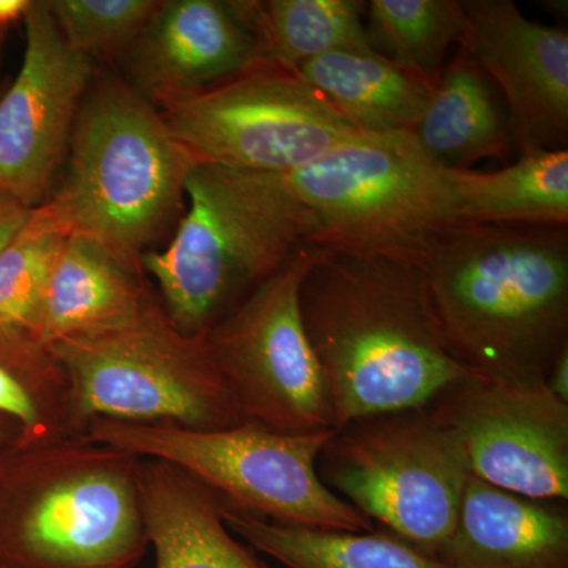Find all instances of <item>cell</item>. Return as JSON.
<instances>
[{"mask_svg": "<svg viewBox=\"0 0 568 568\" xmlns=\"http://www.w3.org/2000/svg\"><path fill=\"white\" fill-rule=\"evenodd\" d=\"M61 186L41 204L69 234L106 246L142 267L185 200L196 159L133 85L114 77L92 81L71 133Z\"/></svg>", "mask_w": 568, "mask_h": 568, "instance_id": "obj_4", "label": "cell"}, {"mask_svg": "<svg viewBox=\"0 0 568 568\" xmlns=\"http://www.w3.org/2000/svg\"><path fill=\"white\" fill-rule=\"evenodd\" d=\"M545 386L556 398L568 405V347L558 355L551 369H549Z\"/></svg>", "mask_w": 568, "mask_h": 568, "instance_id": "obj_29", "label": "cell"}, {"mask_svg": "<svg viewBox=\"0 0 568 568\" xmlns=\"http://www.w3.org/2000/svg\"><path fill=\"white\" fill-rule=\"evenodd\" d=\"M189 211L173 241L142 256L164 312L185 335H203L275 274L315 223L282 174L196 163L185 182Z\"/></svg>", "mask_w": 568, "mask_h": 568, "instance_id": "obj_3", "label": "cell"}, {"mask_svg": "<svg viewBox=\"0 0 568 568\" xmlns=\"http://www.w3.org/2000/svg\"><path fill=\"white\" fill-rule=\"evenodd\" d=\"M223 518L235 537L284 568H448L383 528L369 532L290 528L226 507Z\"/></svg>", "mask_w": 568, "mask_h": 568, "instance_id": "obj_22", "label": "cell"}, {"mask_svg": "<svg viewBox=\"0 0 568 568\" xmlns=\"http://www.w3.org/2000/svg\"><path fill=\"white\" fill-rule=\"evenodd\" d=\"M459 47L504 97L519 155L566 149L568 33L530 21L511 0H465Z\"/></svg>", "mask_w": 568, "mask_h": 568, "instance_id": "obj_14", "label": "cell"}, {"mask_svg": "<svg viewBox=\"0 0 568 568\" xmlns=\"http://www.w3.org/2000/svg\"><path fill=\"white\" fill-rule=\"evenodd\" d=\"M155 295L144 268L100 242L70 234L50 275L33 338L50 346L71 335L133 320Z\"/></svg>", "mask_w": 568, "mask_h": 568, "instance_id": "obj_18", "label": "cell"}, {"mask_svg": "<svg viewBox=\"0 0 568 568\" xmlns=\"http://www.w3.org/2000/svg\"><path fill=\"white\" fill-rule=\"evenodd\" d=\"M24 26L20 73L0 95V192L32 211L50 200L69 155L93 62L63 40L48 0H32Z\"/></svg>", "mask_w": 568, "mask_h": 568, "instance_id": "obj_13", "label": "cell"}, {"mask_svg": "<svg viewBox=\"0 0 568 568\" xmlns=\"http://www.w3.org/2000/svg\"><path fill=\"white\" fill-rule=\"evenodd\" d=\"M48 347L69 376L82 433L95 418L189 429L244 422L205 334H182L156 294L126 323Z\"/></svg>", "mask_w": 568, "mask_h": 568, "instance_id": "obj_8", "label": "cell"}, {"mask_svg": "<svg viewBox=\"0 0 568 568\" xmlns=\"http://www.w3.org/2000/svg\"><path fill=\"white\" fill-rule=\"evenodd\" d=\"M301 313L335 429L432 405L477 376L448 349L422 265L321 248L302 282Z\"/></svg>", "mask_w": 568, "mask_h": 568, "instance_id": "obj_1", "label": "cell"}, {"mask_svg": "<svg viewBox=\"0 0 568 568\" xmlns=\"http://www.w3.org/2000/svg\"><path fill=\"white\" fill-rule=\"evenodd\" d=\"M0 568H2V567H0Z\"/></svg>", "mask_w": 568, "mask_h": 568, "instance_id": "obj_33", "label": "cell"}, {"mask_svg": "<svg viewBox=\"0 0 568 568\" xmlns=\"http://www.w3.org/2000/svg\"><path fill=\"white\" fill-rule=\"evenodd\" d=\"M321 248L305 245L205 332L244 422L282 435L334 432L327 384L306 335L301 287Z\"/></svg>", "mask_w": 568, "mask_h": 568, "instance_id": "obj_10", "label": "cell"}, {"mask_svg": "<svg viewBox=\"0 0 568 568\" xmlns=\"http://www.w3.org/2000/svg\"><path fill=\"white\" fill-rule=\"evenodd\" d=\"M315 223L312 245L424 267L462 224L447 168L413 133H358L312 164L282 174Z\"/></svg>", "mask_w": 568, "mask_h": 568, "instance_id": "obj_6", "label": "cell"}, {"mask_svg": "<svg viewBox=\"0 0 568 568\" xmlns=\"http://www.w3.org/2000/svg\"><path fill=\"white\" fill-rule=\"evenodd\" d=\"M413 134L447 170H470L481 160H504L515 148L503 100L465 50L440 73Z\"/></svg>", "mask_w": 568, "mask_h": 568, "instance_id": "obj_20", "label": "cell"}, {"mask_svg": "<svg viewBox=\"0 0 568 568\" xmlns=\"http://www.w3.org/2000/svg\"><path fill=\"white\" fill-rule=\"evenodd\" d=\"M439 559L448 568H568V511L470 477Z\"/></svg>", "mask_w": 568, "mask_h": 568, "instance_id": "obj_16", "label": "cell"}, {"mask_svg": "<svg viewBox=\"0 0 568 568\" xmlns=\"http://www.w3.org/2000/svg\"><path fill=\"white\" fill-rule=\"evenodd\" d=\"M295 71L364 133H413L439 82L372 47L331 52Z\"/></svg>", "mask_w": 568, "mask_h": 568, "instance_id": "obj_19", "label": "cell"}, {"mask_svg": "<svg viewBox=\"0 0 568 568\" xmlns=\"http://www.w3.org/2000/svg\"><path fill=\"white\" fill-rule=\"evenodd\" d=\"M71 50L89 61L123 58L140 39L160 0H48Z\"/></svg>", "mask_w": 568, "mask_h": 568, "instance_id": "obj_27", "label": "cell"}, {"mask_svg": "<svg viewBox=\"0 0 568 568\" xmlns=\"http://www.w3.org/2000/svg\"><path fill=\"white\" fill-rule=\"evenodd\" d=\"M162 112L197 163L250 173H293L364 133L297 71L274 62Z\"/></svg>", "mask_w": 568, "mask_h": 568, "instance_id": "obj_11", "label": "cell"}, {"mask_svg": "<svg viewBox=\"0 0 568 568\" xmlns=\"http://www.w3.org/2000/svg\"><path fill=\"white\" fill-rule=\"evenodd\" d=\"M368 36L373 50L439 80L448 48L462 41L465 6L459 0H372Z\"/></svg>", "mask_w": 568, "mask_h": 568, "instance_id": "obj_25", "label": "cell"}, {"mask_svg": "<svg viewBox=\"0 0 568 568\" xmlns=\"http://www.w3.org/2000/svg\"><path fill=\"white\" fill-rule=\"evenodd\" d=\"M41 205L0 248V328L33 334L52 267L67 239ZM33 336V335H32Z\"/></svg>", "mask_w": 568, "mask_h": 568, "instance_id": "obj_26", "label": "cell"}, {"mask_svg": "<svg viewBox=\"0 0 568 568\" xmlns=\"http://www.w3.org/2000/svg\"><path fill=\"white\" fill-rule=\"evenodd\" d=\"M31 211L9 194L0 192V248L20 231Z\"/></svg>", "mask_w": 568, "mask_h": 568, "instance_id": "obj_28", "label": "cell"}, {"mask_svg": "<svg viewBox=\"0 0 568 568\" xmlns=\"http://www.w3.org/2000/svg\"><path fill=\"white\" fill-rule=\"evenodd\" d=\"M463 223L568 226V151H537L495 171L448 170Z\"/></svg>", "mask_w": 568, "mask_h": 568, "instance_id": "obj_21", "label": "cell"}, {"mask_svg": "<svg viewBox=\"0 0 568 568\" xmlns=\"http://www.w3.org/2000/svg\"><path fill=\"white\" fill-rule=\"evenodd\" d=\"M140 497L155 568H268L227 528L219 497L179 467L142 458Z\"/></svg>", "mask_w": 568, "mask_h": 568, "instance_id": "obj_17", "label": "cell"}, {"mask_svg": "<svg viewBox=\"0 0 568 568\" xmlns=\"http://www.w3.org/2000/svg\"><path fill=\"white\" fill-rule=\"evenodd\" d=\"M123 59L126 82L160 111L268 62L231 2L220 0H163Z\"/></svg>", "mask_w": 568, "mask_h": 568, "instance_id": "obj_15", "label": "cell"}, {"mask_svg": "<svg viewBox=\"0 0 568 568\" xmlns=\"http://www.w3.org/2000/svg\"><path fill=\"white\" fill-rule=\"evenodd\" d=\"M334 432L294 436L254 422L189 429L95 418L84 435L179 467L231 510L290 528L369 532L375 525L325 487L317 473V458Z\"/></svg>", "mask_w": 568, "mask_h": 568, "instance_id": "obj_7", "label": "cell"}, {"mask_svg": "<svg viewBox=\"0 0 568 568\" xmlns=\"http://www.w3.org/2000/svg\"><path fill=\"white\" fill-rule=\"evenodd\" d=\"M317 473L373 525L436 558L454 534L473 477L457 432L433 403L335 429Z\"/></svg>", "mask_w": 568, "mask_h": 568, "instance_id": "obj_9", "label": "cell"}, {"mask_svg": "<svg viewBox=\"0 0 568 568\" xmlns=\"http://www.w3.org/2000/svg\"><path fill=\"white\" fill-rule=\"evenodd\" d=\"M6 420H9V418L0 416V446H2L3 440H6L7 437L6 426H3V422Z\"/></svg>", "mask_w": 568, "mask_h": 568, "instance_id": "obj_31", "label": "cell"}, {"mask_svg": "<svg viewBox=\"0 0 568 568\" xmlns=\"http://www.w3.org/2000/svg\"><path fill=\"white\" fill-rule=\"evenodd\" d=\"M424 271L459 364L487 379L547 381L568 347L567 227L462 223Z\"/></svg>", "mask_w": 568, "mask_h": 568, "instance_id": "obj_2", "label": "cell"}, {"mask_svg": "<svg viewBox=\"0 0 568 568\" xmlns=\"http://www.w3.org/2000/svg\"><path fill=\"white\" fill-rule=\"evenodd\" d=\"M0 463L2 568H134L149 549L142 458L73 435Z\"/></svg>", "mask_w": 568, "mask_h": 568, "instance_id": "obj_5", "label": "cell"}, {"mask_svg": "<svg viewBox=\"0 0 568 568\" xmlns=\"http://www.w3.org/2000/svg\"><path fill=\"white\" fill-rule=\"evenodd\" d=\"M2 92H3V89H2V88H0V95H2Z\"/></svg>", "mask_w": 568, "mask_h": 568, "instance_id": "obj_32", "label": "cell"}, {"mask_svg": "<svg viewBox=\"0 0 568 568\" xmlns=\"http://www.w3.org/2000/svg\"><path fill=\"white\" fill-rule=\"evenodd\" d=\"M457 432L470 473L536 500H568V405L545 383L473 376L433 402Z\"/></svg>", "mask_w": 568, "mask_h": 568, "instance_id": "obj_12", "label": "cell"}, {"mask_svg": "<svg viewBox=\"0 0 568 568\" xmlns=\"http://www.w3.org/2000/svg\"><path fill=\"white\" fill-rule=\"evenodd\" d=\"M32 0H0V32L9 31L18 21H24Z\"/></svg>", "mask_w": 568, "mask_h": 568, "instance_id": "obj_30", "label": "cell"}, {"mask_svg": "<svg viewBox=\"0 0 568 568\" xmlns=\"http://www.w3.org/2000/svg\"><path fill=\"white\" fill-rule=\"evenodd\" d=\"M0 416L17 425V443L84 435L69 376L52 351L28 332L0 328Z\"/></svg>", "mask_w": 568, "mask_h": 568, "instance_id": "obj_24", "label": "cell"}, {"mask_svg": "<svg viewBox=\"0 0 568 568\" xmlns=\"http://www.w3.org/2000/svg\"><path fill=\"white\" fill-rule=\"evenodd\" d=\"M235 13L260 43L265 61L286 69L321 55L372 47L355 0H241Z\"/></svg>", "mask_w": 568, "mask_h": 568, "instance_id": "obj_23", "label": "cell"}]
</instances>
